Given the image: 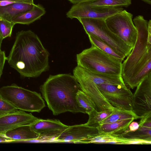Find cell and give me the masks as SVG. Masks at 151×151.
Instances as JSON below:
<instances>
[{
  "instance_id": "1",
  "label": "cell",
  "mask_w": 151,
  "mask_h": 151,
  "mask_svg": "<svg viewBox=\"0 0 151 151\" xmlns=\"http://www.w3.org/2000/svg\"><path fill=\"white\" fill-rule=\"evenodd\" d=\"M49 55L37 35L22 30L17 33L6 60L22 76L36 77L48 69Z\"/></svg>"
},
{
  "instance_id": "2",
  "label": "cell",
  "mask_w": 151,
  "mask_h": 151,
  "mask_svg": "<svg viewBox=\"0 0 151 151\" xmlns=\"http://www.w3.org/2000/svg\"><path fill=\"white\" fill-rule=\"evenodd\" d=\"M133 22L137 38L132 51L122 63L121 76L131 89L136 87L151 73V21L142 16H136Z\"/></svg>"
},
{
  "instance_id": "3",
  "label": "cell",
  "mask_w": 151,
  "mask_h": 151,
  "mask_svg": "<svg viewBox=\"0 0 151 151\" xmlns=\"http://www.w3.org/2000/svg\"><path fill=\"white\" fill-rule=\"evenodd\" d=\"M80 90L75 77L69 74L50 75L40 88L42 98L55 116L66 112L86 114L76 99Z\"/></svg>"
},
{
  "instance_id": "4",
  "label": "cell",
  "mask_w": 151,
  "mask_h": 151,
  "mask_svg": "<svg viewBox=\"0 0 151 151\" xmlns=\"http://www.w3.org/2000/svg\"><path fill=\"white\" fill-rule=\"evenodd\" d=\"M77 65L93 73L121 76L122 62L92 45L76 55Z\"/></svg>"
},
{
  "instance_id": "5",
  "label": "cell",
  "mask_w": 151,
  "mask_h": 151,
  "mask_svg": "<svg viewBox=\"0 0 151 151\" xmlns=\"http://www.w3.org/2000/svg\"><path fill=\"white\" fill-rule=\"evenodd\" d=\"M0 95L19 110L40 112L45 106L40 93L26 89L15 83L1 88Z\"/></svg>"
},
{
  "instance_id": "6",
  "label": "cell",
  "mask_w": 151,
  "mask_h": 151,
  "mask_svg": "<svg viewBox=\"0 0 151 151\" xmlns=\"http://www.w3.org/2000/svg\"><path fill=\"white\" fill-rule=\"evenodd\" d=\"M77 19L82 24L87 35H93L99 38L125 57L131 52L133 47L128 45L111 31L104 20L87 18Z\"/></svg>"
},
{
  "instance_id": "7",
  "label": "cell",
  "mask_w": 151,
  "mask_h": 151,
  "mask_svg": "<svg viewBox=\"0 0 151 151\" xmlns=\"http://www.w3.org/2000/svg\"><path fill=\"white\" fill-rule=\"evenodd\" d=\"M133 15L125 10L113 15L105 20L109 29L128 45L133 47L137 32L132 20Z\"/></svg>"
},
{
  "instance_id": "8",
  "label": "cell",
  "mask_w": 151,
  "mask_h": 151,
  "mask_svg": "<svg viewBox=\"0 0 151 151\" xmlns=\"http://www.w3.org/2000/svg\"><path fill=\"white\" fill-rule=\"evenodd\" d=\"M96 85L106 100L113 107L132 110L133 94L126 86L110 84Z\"/></svg>"
},
{
  "instance_id": "9",
  "label": "cell",
  "mask_w": 151,
  "mask_h": 151,
  "mask_svg": "<svg viewBox=\"0 0 151 151\" xmlns=\"http://www.w3.org/2000/svg\"><path fill=\"white\" fill-rule=\"evenodd\" d=\"M124 10L122 7L93 6L83 3L74 4L66 13L71 19L93 18L105 20L109 17Z\"/></svg>"
},
{
  "instance_id": "10",
  "label": "cell",
  "mask_w": 151,
  "mask_h": 151,
  "mask_svg": "<svg viewBox=\"0 0 151 151\" xmlns=\"http://www.w3.org/2000/svg\"><path fill=\"white\" fill-rule=\"evenodd\" d=\"M137 87L133 94L132 110L142 118L151 117V73Z\"/></svg>"
},
{
  "instance_id": "11",
  "label": "cell",
  "mask_w": 151,
  "mask_h": 151,
  "mask_svg": "<svg viewBox=\"0 0 151 151\" xmlns=\"http://www.w3.org/2000/svg\"><path fill=\"white\" fill-rule=\"evenodd\" d=\"M32 129L37 134V140H55L69 127L56 119H38L30 124Z\"/></svg>"
},
{
  "instance_id": "12",
  "label": "cell",
  "mask_w": 151,
  "mask_h": 151,
  "mask_svg": "<svg viewBox=\"0 0 151 151\" xmlns=\"http://www.w3.org/2000/svg\"><path fill=\"white\" fill-rule=\"evenodd\" d=\"M97 128L86 124L69 126L55 140L62 142L88 143L90 139L99 134Z\"/></svg>"
},
{
  "instance_id": "13",
  "label": "cell",
  "mask_w": 151,
  "mask_h": 151,
  "mask_svg": "<svg viewBox=\"0 0 151 151\" xmlns=\"http://www.w3.org/2000/svg\"><path fill=\"white\" fill-rule=\"evenodd\" d=\"M39 118L31 113L18 110L0 116V133L3 134L7 131L17 127L30 125Z\"/></svg>"
},
{
  "instance_id": "14",
  "label": "cell",
  "mask_w": 151,
  "mask_h": 151,
  "mask_svg": "<svg viewBox=\"0 0 151 151\" xmlns=\"http://www.w3.org/2000/svg\"><path fill=\"white\" fill-rule=\"evenodd\" d=\"M73 73L80 75L96 85L110 84L126 86L121 76H111L94 73L78 65L74 69Z\"/></svg>"
},
{
  "instance_id": "15",
  "label": "cell",
  "mask_w": 151,
  "mask_h": 151,
  "mask_svg": "<svg viewBox=\"0 0 151 151\" xmlns=\"http://www.w3.org/2000/svg\"><path fill=\"white\" fill-rule=\"evenodd\" d=\"M138 128L133 132H124L121 135L128 139L151 142V117L140 119Z\"/></svg>"
},
{
  "instance_id": "16",
  "label": "cell",
  "mask_w": 151,
  "mask_h": 151,
  "mask_svg": "<svg viewBox=\"0 0 151 151\" xmlns=\"http://www.w3.org/2000/svg\"><path fill=\"white\" fill-rule=\"evenodd\" d=\"M4 135L12 141L37 140V134L31 129L30 125L20 126L6 132Z\"/></svg>"
},
{
  "instance_id": "17",
  "label": "cell",
  "mask_w": 151,
  "mask_h": 151,
  "mask_svg": "<svg viewBox=\"0 0 151 151\" xmlns=\"http://www.w3.org/2000/svg\"><path fill=\"white\" fill-rule=\"evenodd\" d=\"M35 4L15 3L4 6H0V17L11 22L17 15L32 9Z\"/></svg>"
},
{
  "instance_id": "18",
  "label": "cell",
  "mask_w": 151,
  "mask_h": 151,
  "mask_svg": "<svg viewBox=\"0 0 151 151\" xmlns=\"http://www.w3.org/2000/svg\"><path fill=\"white\" fill-rule=\"evenodd\" d=\"M46 12L45 8L40 4H35L31 9L20 14L12 19L15 24H29L40 19Z\"/></svg>"
},
{
  "instance_id": "19",
  "label": "cell",
  "mask_w": 151,
  "mask_h": 151,
  "mask_svg": "<svg viewBox=\"0 0 151 151\" xmlns=\"http://www.w3.org/2000/svg\"><path fill=\"white\" fill-rule=\"evenodd\" d=\"M135 119H128L110 123L100 125L97 128L99 134H121L127 129L131 122Z\"/></svg>"
},
{
  "instance_id": "20",
  "label": "cell",
  "mask_w": 151,
  "mask_h": 151,
  "mask_svg": "<svg viewBox=\"0 0 151 151\" xmlns=\"http://www.w3.org/2000/svg\"><path fill=\"white\" fill-rule=\"evenodd\" d=\"M112 111L111 114L103 121L101 124L115 122L130 118L137 119L142 118L137 116L131 110H127L113 107Z\"/></svg>"
},
{
  "instance_id": "21",
  "label": "cell",
  "mask_w": 151,
  "mask_h": 151,
  "mask_svg": "<svg viewBox=\"0 0 151 151\" xmlns=\"http://www.w3.org/2000/svg\"><path fill=\"white\" fill-rule=\"evenodd\" d=\"M92 45L94 46L119 61L122 62L126 57L117 52L104 42L93 35H88Z\"/></svg>"
},
{
  "instance_id": "22",
  "label": "cell",
  "mask_w": 151,
  "mask_h": 151,
  "mask_svg": "<svg viewBox=\"0 0 151 151\" xmlns=\"http://www.w3.org/2000/svg\"><path fill=\"white\" fill-rule=\"evenodd\" d=\"M112 112V109H107L101 111H98L94 109L88 114L89 118L86 124L89 127L97 128L111 114Z\"/></svg>"
},
{
  "instance_id": "23",
  "label": "cell",
  "mask_w": 151,
  "mask_h": 151,
  "mask_svg": "<svg viewBox=\"0 0 151 151\" xmlns=\"http://www.w3.org/2000/svg\"><path fill=\"white\" fill-rule=\"evenodd\" d=\"M83 3L91 6L111 7H127L132 3V0H92Z\"/></svg>"
},
{
  "instance_id": "24",
  "label": "cell",
  "mask_w": 151,
  "mask_h": 151,
  "mask_svg": "<svg viewBox=\"0 0 151 151\" xmlns=\"http://www.w3.org/2000/svg\"><path fill=\"white\" fill-rule=\"evenodd\" d=\"M76 99L78 105L88 114L94 109L95 104L91 99L82 90H79L76 95Z\"/></svg>"
},
{
  "instance_id": "25",
  "label": "cell",
  "mask_w": 151,
  "mask_h": 151,
  "mask_svg": "<svg viewBox=\"0 0 151 151\" xmlns=\"http://www.w3.org/2000/svg\"><path fill=\"white\" fill-rule=\"evenodd\" d=\"M15 24L12 21H8L0 17V35L3 39L11 36Z\"/></svg>"
},
{
  "instance_id": "26",
  "label": "cell",
  "mask_w": 151,
  "mask_h": 151,
  "mask_svg": "<svg viewBox=\"0 0 151 151\" xmlns=\"http://www.w3.org/2000/svg\"><path fill=\"white\" fill-rule=\"evenodd\" d=\"M18 110L0 95V116Z\"/></svg>"
},
{
  "instance_id": "27",
  "label": "cell",
  "mask_w": 151,
  "mask_h": 151,
  "mask_svg": "<svg viewBox=\"0 0 151 151\" xmlns=\"http://www.w3.org/2000/svg\"><path fill=\"white\" fill-rule=\"evenodd\" d=\"M6 57L4 51L0 50V79L3 73V70Z\"/></svg>"
},
{
  "instance_id": "28",
  "label": "cell",
  "mask_w": 151,
  "mask_h": 151,
  "mask_svg": "<svg viewBox=\"0 0 151 151\" xmlns=\"http://www.w3.org/2000/svg\"><path fill=\"white\" fill-rule=\"evenodd\" d=\"M139 123L135 122L132 121L129 125L128 127L125 132H133L137 130L139 128Z\"/></svg>"
},
{
  "instance_id": "29",
  "label": "cell",
  "mask_w": 151,
  "mask_h": 151,
  "mask_svg": "<svg viewBox=\"0 0 151 151\" xmlns=\"http://www.w3.org/2000/svg\"><path fill=\"white\" fill-rule=\"evenodd\" d=\"M12 141L11 139L6 137L4 134L0 133V142H6Z\"/></svg>"
},
{
  "instance_id": "30",
  "label": "cell",
  "mask_w": 151,
  "mask_h": 151,
  "mask_svg": "<svg viewBox=\"0 0 151 151\" xmlns=\"http://www.w3.org/2000/svg\"><path fill=\"white\" fill-rule=\"evenodd\" d=\"M18 2L8 0H4L0 1V6H4Z\"/></svg>"
},
{
  "instance_id": "31",
  "label": "cell",
  "mask_w": 151,
  "mask_h": 151,
  "mask_svg": "<svg viewBox=\"0 0 151 151\" xmlns=\"http://www.w3.org/2000/svg\"><path fill=\"white\" fill-rule=\"evenodd\" d=\"M4 0H0V1ZM11 1H14L20 3H25L28 4H34V0H8Z\"/></svg>"
},
{
  "instance_id": "32",
  "label": "cell",
  "mask_w": 151,
  "mask_h": 151,
  "mask_svg": "<svg viewBox=\"0 0 151 151\" xmlns=\"http://www.w3.org/2000/svg\"><path fill=\"white\" fill-rule=\"evenodd\" d=\"M71 3L75 4L77 3L84 2L90 1L92 0H68Z\"/></svg>"
},
{
  "instance_id": "33",
  "label": "cell",
  "mask_w": 151,
  "mask_h": 151,
  "mask_svg": "<svg viewBox=\"0 0 151 151\" xmlns=\"http://www.w3.org/2000/svg\"><path fill=\"white\" fill-rule=\"evenodd\" d=\"M141 0L151 5V0Z\"/></svg>"
},
{
  "instance_id": "34",
  "label": "cell",
  "mask_w": 151,
  "mask_h": 151,
  "mask_svg": "<svg viewBox=\"0 0 151 151\" xmlns=\"http://www.w3.org/2000/svg\"><path fill=\"white\" fill-rule=\"evenodd\" d=\"M3 39L1 37V36L0 35V50H1V44L2 42V41Z\"/></svg>"
}]
</instances>
